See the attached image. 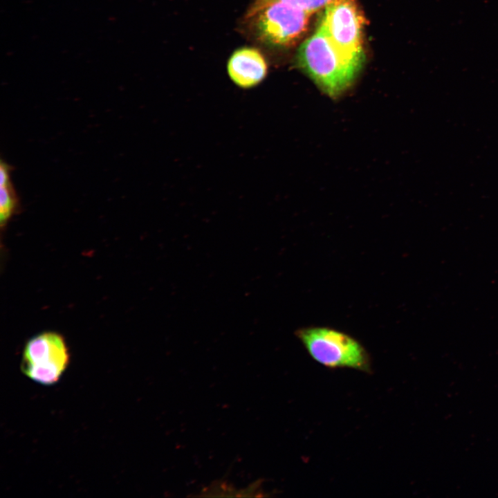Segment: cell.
<instances>
[{
    "instance_id": "obj_3",
    "label": "cell",
    "mask_w": 498,
    "mask_h": 498,
    "mask_svg": "<svg viewBox=\"0 0 498 498\" xmlns=\"http://www.w3.org/2000/svg\"><path fill=\"white\" fill-rule=\"evenodd\" d=\"M310 15L279 0H257L249 13L258 38L279 46L292 45L304 35Z\"/></svg>"
},
{
    "instance_id": "obj_1",
    "label": "cell",
    "mask_w": 498,
    "mask_h": 498,
    "mask_svg": "<svg viewBox=\"0 0 498 498\" xmlns=\"http://www.w3.org/2000/svg\"><path fill=\"white\" fill-rule=\"evenodd\" d=\"M297 62L327 95L337 98L353 84L362 64L342 55L319 24L298 49Z\"/></svg>"
},
{
    "instance_id": "obj_7",
    "label": "cell",
    "mask_w": 498,
    "mask_h": 498,
    "mask_svg": "<svg viewBox=\"0 0 498 498\" xmlns=\"http://www.w3.org/2000/svg\"><path fill=\"white\" fill-rule=\"evenodd\" d=\"M0 192V221L3 226L16 209L17 197L10 181L1 185Z\"/></svg>"
},
{
    "instance_id": "obj_2",
    "label": "cell",
    "mask_w": 498,
    "mask_h": 498,
    "mask_svg": "<svg viewBox=\"0 0 498 498\" xmlns=\"http://www.w3.org/2000/svg\"><path fill=\"white\" fill-rule=\"evenodd\" d=\"M295 335L311 358L326 368L371 371L370 355L357 339L345 332L308 326L297 329Z\"/></svg>"
},
{
    "instance_id": "obj_5",
    "label": "cell",
    "mask_w": 498,
    "mask_h": 498,
    "mask_svg": "<svg viewBox=\"0 0 498 498\" xmlns=\"http://www.w3.org/2000/svg\"><path fill=\"white\" fill-rule=\"evenodd\" d=\"M68 362L69 353L64 338L55 333H43L26 343L21 370L35 382L50 385L59 380Z\"/></svg>"
},
{
    "instance_id": "obj_8",
    "label": "cell",
    "mask_w": 498,
    "mask_h": 498,
    "mask_svg": "<svg viewBox=\"0 0 498 498\" xmlns=\"http://www.w3.org/2000/svg\"><path fill=\"white\" fill-rule=\"evenodd\" d=\"M288 3L313 14L325 8L334 0H285Z\"/></svg>"
},
{
    "instance_id": "obj_4",
    "label": "cell",
    "mask_w": 498,
    "mask_h": 498,
    "mask_svg": "<svg viewBox=\"0 0 498 498\" xmlns=\"http://www.w3.org/2000/svg\"><path fill=\"white\" fill-rule=\"evenodd\" d=\"M319 24L342 55L363 64L364 19L354 0L333 1L324 8Z\"/></svg>"
},
{
    "instance_id": "obj_6",
    "label": "cell",
    "mask_w": 498,
    "mask_h": 498,
    "mask_svg": "<svg viewBox=\"0 0 498 498\" xmlns=\"http://www.w3.org/2000/svg\"><path fill=\"white\" fill-rule=\"evenodd\" d=\"M228 73L238 86L249 89L257 86L265 78L267 64L258 50L243 48L234 51L230 57Z\"/></svg>"
}]
</instances>
